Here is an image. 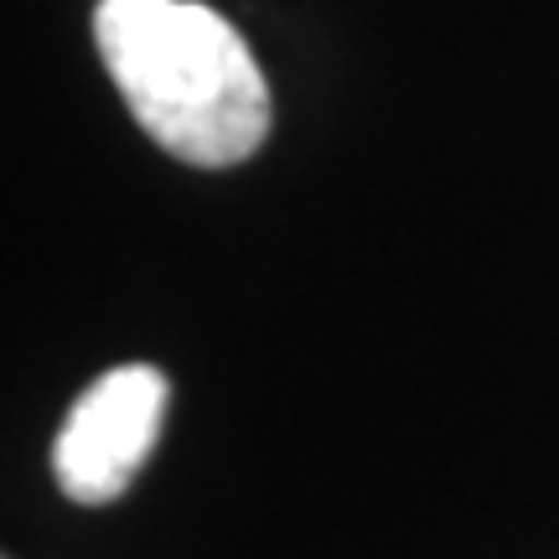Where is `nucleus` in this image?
<instances>
[{
    "label": "nucleus",
    "instance_id": "nucleus-1",
    "mask_svg": "<svg viewBox=\"0 0 559 559\" xmlns=\"http://www.w3.org/2000/svg\"><path fill=\"white\" fill-rule=\"evenodd\" d=\"M104 73L166 156L239 166L270 135V83L249 41L198 0H99Z\"/></svg>",
    "mask_w": 559,
    "mask_h": 559
},
{
    "label": "nucleus",
    "instance_id": "nucleus-2",
    "mask_svg": "<svg viewBox=\"0 0 559 559\" xmlns=\"http://www.w3.org/2000/svg\"><path fill=\"white\" fill-rule=\"evenodd\" d=\"M166 394H171L166 373L151 362H124L88 383L52 440V477L62 498L83 508H104L120 498L145 456L156 451Z\"/></svg>",
    "mask_w": 559,
    "mask_h": 559
}]
</instances>
